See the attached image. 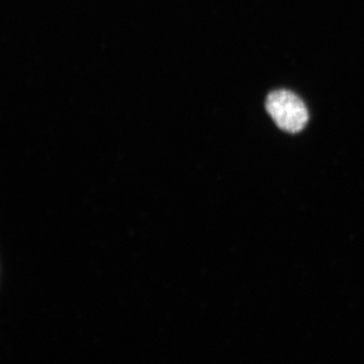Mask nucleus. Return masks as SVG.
<instances>
[{
	"mask_svg": "<svg viewBox=\"0 0 364 364\" xmlns=\"http://www.w3.org/2000/svg\"><path fill=\"white\" fill-rule=\"evenodd\" d=\"M267 111L282 130L299 133L309 121L308 109L303 100L287 90L273 91L268 95Z\"/></svg>",
	"mask_w": 364,
	"mask_h": 364,
	"instance_id": "f257e3e1",
	"label": "nucleus"
}]
</instances>
